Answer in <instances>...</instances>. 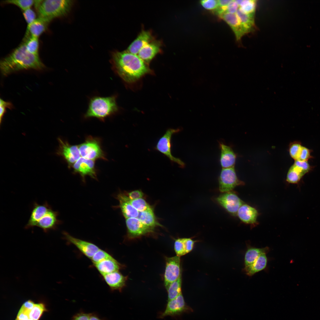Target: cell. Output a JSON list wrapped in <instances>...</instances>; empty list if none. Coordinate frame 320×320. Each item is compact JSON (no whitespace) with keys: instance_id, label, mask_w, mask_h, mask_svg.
Segmentation results:
<instances>
[{"instance_id":"cell-1","label":"cell","mask_w":320,"mask_h":320,"mask_svg":"<svg viewBox=\"0 0 320 320\" xmlns=\"http://www.w3.org/2000/svg\"><path fill=\"white\" fill-rule=\"evenodd\" d=\"M111 62L114 72L126 83L135 82L145 75L152 73L148 64L137 55L127 50L114 52Z\"/></svg>"},{"instance_id":"cell-2","label":"cell","mask_w":320,"mask_h":320,"mask_svg":"<svg viewBox=\"0 0 320 320\" xmlns=\"http://www.w3.org/2000/svg\"><path fill=\"white\" fill-rule=\"evenodd\" d=\"M0 67L2 74L7 76L22 70H42L45 66L39 55L31 54L26 50L24 42L1 60Z\"/></svg>"},{"instance_id":"cell-3","label":"cell","mask_w":320,"mask_h":320,"mask_svg":"<svg viewBox=\"0 0 320 320\" xmlns=\"http://www.w3.org/2000/svg\"><path fill=\"white\" fill-rule=\"evenodd\" d=\"M116 96H95L89 101L87 110L84 115L86 118L94 117L104 120L105 118L114 115L119 110Z\"/></svg>"},{"instance_id":"cell-4","label":"cell","mask_w":320,"mask_h":320,"mask_svg":"<svg viewBox=\"0 0 320 320\" xmlns=\"http://www.w3.org/2000/svg\"><path fill=\"white\" fill-rule=\"evenodd\" d=\"M69 0H41L35 7L39 17L51 20L62 17L69 11L72 4Z\"/></svg>"},{"instance_id":"cell-5","label":"cell","mask_w":320,"mask_h":320,"mask_svg":"<svg viewBox=\"0 0 320 320\" xmlns=\"http://www.w3.org/2000/svg\"><path fill=\"white\" fill-rule=\"evenodd\" d=\"M179 128H169L159 140L155 147V149L167 157L173 162L177 164L181 168H184L185 163L180 159L173 156L171 153V139L172 135L179 132Z\"/></svg>"},{"instance_id":"cell-6","label":"cell","mask_w":320,"mask_h":320,"mask_svg":"<svg viewBox=\"0 0 320 320\" xmlns=\"http://www.w3.org/2000/svg\"><path fill=\"white\" fill-rule=\"evenodd\" d=\"M218 181L219 190L222 193L232 191L236 186L244 184L238 179L234 167L222 168Z\"/></svg>"},{"instance_id":"cell-7","label":"cell","mask_w":320,"mask_h":320,"mask_svg":"<svg viewBox=\"0 0 320 320\" xmlns=\"http://www.w3.org/2000/svg\"><path fill=\"white\" fill-rule=\"evenodd\" d=\"M81 157L95 161L98 159H105L104 153L99 142L92 137L88 138L78 145Z\"/></svg>"},{"instance_id":"cell-8","label":"cell","mask_w":320,"mask_h":320,"mask_svg":"<svg viewBox=\"0 0 320 320\" xmlns=\"http://www.w3.org/2000/svg\"><path fill=\"white\" fill-rule=\"evenodd\" d=\"M57 140L59 147L56 154L63 158L69 167L72 166L81 157L78 145H71L60 138Z\"/></svg>"},{"instance_id":"cell-9","label":"cell","mask_w":320,"mask_h":320,"mask_svg":"<svg viewBox=\"0 0 320 320\" xmlns=\"http://www.w3.org/2000/svg\"><path fill=\"white\" fill-rule=\"evenodd\" d=\"M181 275L180 257L176 256L166 257L164 275V283L166 289Z\"/></svg>"},{"instance_id":"cell-10","label":"cell","mask_w":320,"mask_h":320,"mask_svg":"<svg viewBox=\"0 0 320 320\" xmlns=\"http://www.w3.org/2000/svg\"><path fill=\"white\" fill-rule=\"evenodd\" d=\"M218 203L229 213L236 215L243 202L232 191L222 193L216 199Z\"/></svg>"},{"instance_id":"cell-11","label":"cell","mask_w":320,"mask_h":320,"mask_svg":"<svg viewBox=\"0 0 320 320\" xmlns=\"http://www.w3.org/2000/svg\"><path fill=\"white\" fill-rule=\"evenodd\" d=\"M126 223L128 237H137L153 232L154 228L143 224L137 218L126 219Z\"/></svg>"},{"instance_id":"cell-12","label":"cell","mask_w":320,"mask_h":320,"mask_svg":"<svg viewBox=\"0 0 320 320\" xmlns=\"http://www.w3.org/2000/svg\"><path fill=\"white\" fill-rule=\"evenodd\" d=\"M63 235L65 239L68 242L73 244L83 254L90 259L96 252L100 249L95 244L76 238L66 232H64Z\"/></svg>"},{"instance_id":"cell-13","label":"cell","mask_w":320,"mask_h":320,"mask_svg":"<svg viewBox=\"0 0 320 320\" xmlns=\"http://www.w3.org/2000/svg\"><path fill=\"white\" fill-rule=\"evenodd\" d=\"M74 171L79 174L84 179L89 175L95 178L96 172L94 161L81 157L73 165Z\"/></svg>"},{"instance_id":"cell-14","label":"cell","mask_w":320,"mask_h":320,"mask_svg":"<svg viewBox=\"0 0 320 320\" xmlns=\"http://www.w3.org/2000/svg\"><path fill=\"white\" fill-rule=\"evenodd\" d=\"M162 43L153 39L145 44L137 55L145 63L148 64L155 56L160 52Z\"/></svg>"},{"instance_id":"cell-15","label":"cell","mask_w":320,"mask_h":320,"mask_svg":"<svg viewBox=\"0 0 320 320\" xmlns=\"http://www.w3.org/2000/svg\"><path fill=\"white\" fill-rule=\"evenodd\" d=\"M219 17L230 26L235 34L237 41L239 42L246 33L236 13H225Z\"/></svg>"},{"instance_id":"cell-16","label":"cell","mask_w":320,"mask_h":320,"mask_svg":"<svg viewBox=\"0 0 320 320\" xmlns=\"http://www.w3.org/2000/svg\"><path fill=\"white\" fill-rule=\"evenodd\" d=\"M58 213L51 208L38 221L36 226L41 228L45 232L55 230L60 223L57 219Z\"/></svg>"},{"instance_id":"cell-17","label":"cell","mask_w":320,"mask_h":320,"mask_svg":"<svg viewBox=\"0 0 320 320\" xmlns=\"http://www.w3.org/2000/svg\"><path fill=\"white\" fill-rule=\"evenodd\" d=\"M153 39H154L150 31L143 30L130 44L126 50L132 53L137 55L140 49L145 44Z\"/></svg>"},{"instance_id":"cell-18","label":"cell","mask_w":320,"mask_h":320,"mask_svg":"<svg viewBox=\"0 0 320 320\" xmlns=\"http://www.w3.org/2000/svg\"><path fill=\"white\" fill-rule=\"evenodd\" d=\"M185 309V303L181 293L174 299L168 301L166 309L161 315V317L178 314L184 311Z\"/></svg>"},{"instance_id":"cell-19","label":"cell","mask_w":320,"mask_h":320,"mask_svg":"<svg viewBox=\"0 0 320 320\" xmlns=\"http://www.w3.org/2000/svg\"><path fill=\"white\" fill-rule=\"evenodd\" d=\"M219 143L220 151V162L222 168L234 167L236 155L232 148L223 142Z\"/></svg>"},{"instance_id":"cell-20","label":"cell","mask_w":320,"mask_h":320,"mask_svg":"<svg viewBox=\"0 0 320 320\" xmlns=\"http://www.w3.org/2000/svg\"><path fill=\"white\" fill-rule=\"evenodd\" d=\"M52 20L48 18L38 17L33 22L29 27L26 29L24 39L29 35L38 38L47 29V26Z\"/></svg>"},{"instance_id":"cell-21","label":"cell","mask_w":320,"mask_h":320,"mask_svg":"<svg viewBox=\"0 0 320 320\" xmlns=\"http://www.w3.org/2000/svg\"><path fill=\"white\" fill-rule=\"evenodd\" d=\"M51 208L47 203L40 204L35 202L30 218L25 228H28L36 226L39 220Z\"/></svg>"},{"instance_id":"cell-22","label":"cell","mask_w":320,"mask_h":320,"mask_svg":"<svg viewBox=\"0 0 320 320\" xmlns=\"http://www.w3.org/2000/svg\"><path fill=\"white\" fill-rule=\"evenodd\" d=\"M107 284L112 290L121 291L125 286L127 277L119 271H116L103 275Z\"/></svg>"},{"instance_id":"cell-23","label":"cell","mask_w":320,"mask_h":320,"mask_svg":"<svg viewBox=\"0 0 320 320\" xmlns=\"http://www.w3.org/2000/svg\"><path fill=\"white\" fill-rule=\"evenodd\" d=\"M237 215L243 223L253 224L256 222L258 213L254 208L247 204H243L239 209Z\"/></svg>"},{"instance_id":"cell-24","label":"cell","mask_w":320,"mask_h":320,"mask_svg":"<svg viewBox=\"0 0 320 320\" xmlns=\"http://www.w3.org/2000/svg\"><path fill=\"white\" fill-rule=\"evenodd\" d=\"M117 198L122 212L126 219L137 218L139 212L131 204L128 196L120 193L118 195Z\"/></svg>"},{"instance_id":"cell-25","label":"cell","mask_w":320,"mask_h":320,"mask_svg":"<svg viewBox=\"0 0 320 320\" xmlns=\"http://www.w3.org/2000/svg\"><path fill=\"white\" fill-rule=\"evenodd\" d=\"M94 265L102 276L119 271L120 268V264L114 258L103 260Z\"/></svg>"},{"instance_id":"cell-26","label":"cell","mask_w":320,"mask_h":320,"mask_svg":"<svg viewBox=\"0 0 320 320\" xmlns=\"http://www.w3.org/2000/svg\"><path fill=\"white\" fill-rule=\"evenodd\" d=\"M269 250V248L268 247L257 248L249 245L244 256L245 267L252 264L260 255L263 253H267Z\"/></svg>"},{"instance_id":"cell-27","label":"cell","mask_w":320,"mask_h":320,"mask_svg":"<svg viewBox=\"0 0 320 320\" xmlns=\"http://www.w3.org/2000/svg\"><path fill=\"white\" fill-rule=\"evenodd\" d=\"M266 254V253L261 254L252 264L244 267V271L247 275L252 276L265 268L267 263Z\"/></svg>"},{"instance_id":"cell-28","label":"cell","mask_w":320,"mask_h":320,"mask_svg":"<svg viewBox=\"0 0 320 320\" xmlns=\"http://www.w3.org/2000/svg\"><path fill=\"white\" fill-rule=\"evenodd\" d=\"M246 33L254 30L255 27L254 14H247L239 8L236 12Z\"/></svg>"},{"instance_id":"cell-29","label":"cell","mask_w":320,"mask_h":320,"mask_svg":"<svg viewBox=\"0 0 320 320\" xmlns=\"http://www.w3.org/2000/svg\"><path fill=\"white\" fill-rule=\"evenodd\" d=\"M137 218L144 224L152 228H154L157 226H161L157 221L152 208L139 212Z\"/></svg>"},{"instance_id":"cell-30","label":"cell","mask_w":320,"mask_h":320,"mask_svg":"<svg viewBox=\"0 0 320 320\" xmlns=\"http://www.w3.org/2000/svg\"><path fill=\"white\" fill-rule=\"evenodd\" d=\"M181 275L176 281L171 283L166 289L168 292V301L177 297L181 293Z\"/></svg>"},{"instance_id":"cell-31","label":"cell","mask_w":320,"mask_h":320,"mask_svg":"<svg viewBox=\"0 0 320 320\" xmlns=\"http://www.w3.org/2000/svg\"><path fill=\"white\" fill-rule=\"evenodd\" d=\"M239 9L243 12L247 14H255L256 1L253 0H236Z\"/></svg>"},{"instance_id":"cell-32","label":"cell","mask_w":320,"mask_h":320,"mask_svg":"<svg viewBox=\"0 0 320 320\" xmlns=\"http://www.w3.org/2000/svg\"><path fill=\"white\" fill-rule=\"evenodd\" d=\"M38 38L29 36L25 39L24 43L25 49L29 53L34 55H39V43Z\"/></svg>"},{"instance_id":"cell-33","label":"cell","mask_w":320,"mask_h":320,"mask_svg":"<svg viewBox=\"0 0 320 320\" xmlns=\"http://www.w3.org/2000/svg\"><path fill=\"white\" fill-rule=\"evenodd\" d=\"M305 174L294 165L289 169L287 175V180L289 183H298Z\"/></svg>"},{"instance_id":"cell-34","label":"cell","mask_w":320,"mask_h":320,"mask_svg":"<svg viewBox=\"0 0 320 320\" xmlns=\"http://www.w3.org/2000/svg\"><path fill=\"white\" fill-rule=\"evenodd\" d=\"M35 2V0H9L4 1L3 3L15 5L24 11L31 8Z\"/></svg>"},{"instance_id":"cell-35","label":"cell","mask_w":320,"mask_h":320,"mask_svg":"<svg viewBox=\"0 0 320 320\" xmlns=\"http://www.w3.org/2000/svg\"><path fill=\"white\" fill-rule=\"evenodd\" d=\"M46 311V309L43 304H35L29 313V319L33 320H39L43 313Z\"/></svg>"},{"instance_id":"cell-36","label":"cell","mask_w":320,"mask_h":320,"mask_svg":"<svg viewBox=\"0 0 320 320\" xmlns=\"http://www.w3.org/2000/svg\"><path fill=\"white\" fill-rule=\"evenodd\" d=\"M129 201L139 212H142L152 208L145 200L142 198L133 200L129 199Z\"/></svg>"},{"instance_id":"cell-37","label":"cell","mask_w":320,"mask_h":320,"mask_svg":"<svg viewBox=\"0 0 320 320\" xmlns=\"http://www.w3.org/2000/svg\"><path fill=\"white\" fill-rule=\"evenodd\" d=\"M113 258L110 255L106 252L99 249L94 254L91 260L93 263L95 264L104 260Z\"/></svg>"},{"instance_id":"cell-38","label":"cell","mask_w":320,"mask_h":320,"mask_svg":"<svg viewBox=\"0 0 320 320\" xmlns=\"http://www.w3.org/2000/svg\"><path fill=\"white\" fill-rule=\"evenodd\" d=\"M174 247L177 256L180 257L186 254L183 238L176 239L175 241Z\"/></svg>"},{"instance_id":"cell-39","label":"cell","mask_w":320,"mask_h":320,"mask_svg":"<svg viewBox=\"0 0 320 320\" xmlns=\"http://www.w3.org/2000/svg\"><path fill=\"white\" fill-rule=\"evenodd\" d=\"M23 15L27 24V29L36 19V15L31 8L23 11Z\"/></svg>"},{"instance_id":"cell-40","label":"cell","mask_w":320,"mask_h":320,"mask_svg":"<svg viewBox=\"0 0 320 320\" xmlns=\"http://www.w3.org/2000/svg\"><path fill=\"white\" fill-rule=\"evenodd\" d=\"M200 3L205 9L213 11L216 9L218 7V0H204L201 1Z\"/></svg>"},{"instance_id":"cell-41","label":"cell","mask_w":320,"mask_h":320,"mask_svg":"<svg viewBox=\"0 0 320 320\" xmlns=\"http://www.w3.org/2000/svg\"><path fill=\"white\" fill-rule=\"evenodd\" d=\"M302 146L298 143H294L291 145L289 148V153L291 157L295 160H297Z\"/></svg>"},{"instance_id":"cell-42","label":"cell","mask_w":320,"mask_h":320,"mask_svg":"<svg viewBox=\"0 0 320 320\" xmlns=\"http://www.w3.org/2000/svg\"><path fill=\"white\" fill-rule=\"evenodd\" d=\"M0 124H1L3 116L6 111V108H8L11 109L12 108L13 106L11 103L5 101L2 99H1L0 101Z\"/></svg>"},{"instance_id":"cell-43","label":"cell","mask_w":320,"mask_h":320,"mask_svg":"<svg viewBox=\"0 0 320 320\" xmlns=\"http://www.w3.org/2000/svg\"><path fill=\"white\" fill-rule=\"evenodd\" d=\"M293 165L301 170L305 174L308 172L311 168L307 161L295 160Z\"/></svg>"},{"instance_id":"cell-44","label":"cell","mask_w":320,"mask_h":320,"mask_svg":"<svg viewBox=\"0 0 320 320\" xmlns=\"http://www.w3.org/2000/svg\"><path fill=\"white\" fill-rule=\"evenodd\" d=\"M309 150L306 148L302 146L301 149L297 160L300 161H307L311 158Z\"/></svg>"},{"instance_id":"cell-45","label":"cell","mask_w":320,"mask_h":320,"mask_svg":"<svg viewBox=\"0 0 320 320\" xmlns=\"http://www.w3.org/2000/svg\"><path fill=\"white\" fill-rule=\"evenodd\" d=\"M186 254L191 252L193 249L195 243L194 241L190 238H183Z\"/></svg>"},{"instance_id":"cell-46","label":"cell","mask_w":320,"mask_h":320,"mask_svg":"<svg viewBox=\"0 0 320 320\" xmlns=\"http://www.w3.org/2000/svg\"><path fill=\"white\" fill-rule=\"evenodd\" d=\"M239 6L236 0H232L227 7L225 13H236Z\"/></svg>"},{"instance_id":"cell-47","label":"cell","mask_w":320,"mask_h":320,"mask_svg":"<svg viewBox=\"0 0 320 320\" xmlns=\"http://www.w3.org/2000/svg\"><path fill=\"white\" fill-rule=\"evenodd\" d=\"M30 312L22 308L20 309L15 320H28L29 319Z\"/></svg>"},{"instance_id":"cell-48","label":"cell","mask_w":320,"mask_h":320,"mask_svg":"<svg viewBox=\"0 0 320 320\" xmlns=\"http://www.w3.org/2000/svg\"><path fill=\"white\" fill-rule=\"evenodd\" d=\"M143 193L140 190H136L129 192L128 196L130 200H133L142 198Z\"/></svg>"},{"instance_id":"cell-49","label":"cell","mask_w":320,"mask_h":320,"mask_svg":"<svg viewBox=\"0 0 320 320\" xmlns=\"http://www.w3.org/2000/svg\"><path fill=\"white\" fill-rule=\"evenodd\" d=\"M89 313L80 312L74 315L71 320H89Z\"/></svg>"},{"instance_id":"cell-50","label":"cell","mask_w":320,"mask_h":320,"mask_svg":"<svg viewBox=\"0 0 320 320\" xmlns=\"http://www.w3.org/2000/svg\"><path fill=\"white\" fill-rule=\"evenodd\" d=\"M35 304L31 300H28L25 302L21 307L29 312L33 309Z\"/></svg>"},{"instance_id":"cell-51","label":"cell","mask_w":320,"mask_h":320,"mask_svg":"<svg viewBox=\"0 0 320 320\" xmlns=\"http://www.w3.org/2000/svg\"><path fill=\"white\" fill-rule=\"evenodd\" d=\"M232 0H218V7H224L227 6L230 3Z\"/></svg>"},{"instance_id":"cell-52","label":"cell","mask_w":320,"mask_h":320,"mask_svg":"<svg viewBox=\"0 0 320 320\" xmlns=\"http://www.w3.org/2000/svg\"><path fill=\"white\" fill-rule=\"evenodd\" d=\"M89 320H104L100 318L95 313H89Z\"/></svg>"},{"instance_id":"cell-53","label":"cell","mask_w":320,"mask_h":320,"mask_svg":"<svg viewBox=\"0 0 320 320\" xmlns=\"http://www.w3.org/2000/svg\"><path fill=\"white\" fill-rule=\"evenodd\" d=\"M28 320H33V319H28Z\"/></svg>"}]
</instances>
